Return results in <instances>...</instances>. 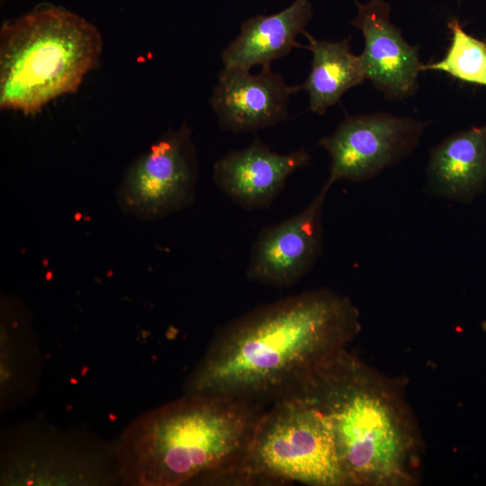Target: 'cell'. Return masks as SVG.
Returning a JSON list of instances; mask_svg holds the SVG:
<instances>
[{"label":"cell","instance_id":"cell-16","mask_svg":"<svg viewBox=\"0 0 486 486\" xmlns=\"http://www.w3.org/2000/svg\"><path fill=\"white\" fill-rule=\"evenodd\" d=\"M447 26L451 42L445 57L423 64L422 71H442L463 82L486 86V41L467 33L456 18H451Z\"/></svg>","mask_w":486,"mask_h":486},{"label":"cell","instance_id":"cell-15","mask_svg":"<svg viewBox=\"0 0 486 486\" xmlns=\"http://www.w3.org/2000/svg\"><path fill=\"white\" fill-rule=\"evenodd\" d=\"M306 47L312 53L310 71L300 86L309 95L310 110L323 114L349 89L365 79L361 58L351 51L350 38L338 41L317 40L306 32Z\"/></svg>","mask_w":486,"mask_h":486},{"label":"cell","instance_id":"cell-18","mask_svg":"<svg viewBox=\"0 0 486 486\" xmlns=\"http://www.w3.org/2000/svg\"><path fill=\"white\" fill-rule=\"evenodd\" d=\"M458 1H465V0H458Z\"/></svg>","mask_w":486,"mask_h":486},{"label":"cell","instance_id":"cell-2","mask_svg":"<svg viewBox=\"0 0 486 486\" xmlns=\"http://www.w3.org/2000/svg\"><path fill=\"white\" fill-rule=\"evenodd\" d=\"M291 393L304 397L328 418L346 486L418 482L423 440L402 382L346 347Z\"/></svg>","mask_w":486,"mask_h":486},{"label":"cell","instance_id":"cell-9","mask_svg":"<svg viewBox=\"0 0 486 486\" xmlns=\"http://www.w3.org/2000/svg\"><path fill=\"white\" fill-rule=\"evenodd\" d=\"M325 184L298 213L263 228L254 240L247 269L250 281L278 288L297 283L323 250Z\"/></svg>","mask_w":486,"mask_h":486},{"label":"cell","instance_id":"cell-4","mask_svg":"<svg viewBox=\"0 0 486 486\" xmlns=\"http://www.w3.org/2000/svg\"><path fill=\"white\" fill-rule=\"evenodd\" d=\"M103 49L98 29L65 8L41 5L0 31V107L23 114L76 91Z\"/></svg>","mask_w":486,"mask_h":486},{"label":"cell","instance_id":"cell-8","mask_svg":"<svg viewBox=\"0 0 486 486\" xmlns=\"http://www.w3.org/2000/svg\"><path fill=\"white\" fill-rule=\"evenodd\" d=\"M80 439L58 432L24 438L19 449L4 454L1 482L92 485L119 480L115 444L101 446Z\"/></svg>","mask_w":486,"mask_h":486},{"label":"cell","instance_id":"cell-17","mask_svg":"<svg viewBox=\"0 0 486 486\" xmlns=\"http://www.w3.org/2000/svg\"><path fill=\"white\" fill-rule=\"evenodd\" d=\"M12 327L7 333L4 329L1 340L2 372L1 383L4 398L22 396L33 387L34 371L38 369V354L34 353L33 344L26 333H14Z\"/></svg>","mask_w":486,"mask_h":486},{"label":"cell","instance_id":"cell-3","mask_svg":"<svg viewBox=\"0 0 486 486\" xmlns=\"http://www.w3.org/2000/svg\"><path fill=\"white\" fill-rule=\"evenodd\" d=\"M266 407L185 394L143 414L115 443L120 482L134 486L220 482L244 456Z\"/></svg>","mask_w":486,"mask_h":486},{"label":"cell","instance_id":"cell-10","mask_svg":"<svg viewBox=\"0 0 486 486\" xmlns=\"http://www.w3.org/2000/svg\"><path fill=\"white\" fill-rule=\"evenodd\" d=\"M355 2L357 13L351 24L364 36V47L359 56L366 79L388 100L414 95L423 65L418 47L408 43L391 22V6L385 0Z\"/></svg>","mask_w":486,"mask_h":486},{"label":"cell","instance_id":"cell-13","mask_svg":"<svg viewBox=\"0 0 486 486\" xmlns=\"http://www.w3.org/2000/svg\"><path fill=\"white\" fill-rule=\"evenodd\" d=\"M425 190L464 203L486 189V124L458 130L429 151Z\"/></svg>","mask_w":486,"mask_h":486},{"label":"cell","instance_id":"cell-1","mask_svg":"<svg viewBox=\"0 0 486 486\" xmlns=\"http://www.w3.org/2000/svg\"><path fill=\"white\" fill-rule=\"evenodd\" d=\"M361 331L360 312L329 288L259 306L222 326L185 394L265 406L286 396Z\"/></svg>","mask_w":486,"mask_h":486},{"label":"cell","instance_id":"cell-5","mask_svg":"<svg viewBox=\"0 0 486 486\" xmlns=\"http://www.w3.org/2000/svg\"><path fill=\"white\" fill-rule=\"evenodd\" d=\"M223 482L346 486L328 418L295 393L266 408L244 456Z\"/></svg>","mask_w":486,"mask_h":486},{"label":"cell","instance_id":"cell-6","mask_svg":"<svg viewBox=\"0 0 486 486\" xmlns=\"http://www.w3.org/2000/svg\"><path fill=\"white\" fill-rule=\"evenodd\" d=\"M198 161L186 125L169 130L127 169L119 186L121 207L141 220H157L190 206Z\"/></svg>","mask_w":486,"mask_h":486},{"label":"cell","instance_id":"cell-11","mask_svg":"<svg viewBox=\"0 0 486 486\" xmlns=\"http://www.w3.org/2000/svg\"><path fill=\"white\" fill-rule=\"evenodd\" d=\"M310 162L305 148L281 154L255 137L249 146L231 150L214 163L213 180L241 208L266 209L284 190L288 177Z\"/></svg>","mask_w":486,"mask_h":486},{"label":"cell","instance_id":"cell-14","mask_svg":"<svg viewBox=\"0 0 486 486\" xmlns=\"http://www.w3.org/2000/svg\"><path fill=\"white\" fill-rule=\"evenodd\" d=\"M311 18L310 0H294L277 14L248 19L221 52L223 68L250 71L256 65L270 67L293 48L305 47L296 41V37L305 32Z\"/></svg>","mask_w":486,"mask_h":486},{"label":"cell","instance_id":"cell-7","mask_svg":"<svg viewBox=\"0 0 486 486\" xmlns=\"http://www.w3.org/2000/svg\"><path fill=\"white\" fill-rule=\"evenodd\" d=\"M427 122L388 112L348 115L320 140L330 162L325 183H360L408 158L418 147Z\"/></svg>","mask_w":486,"mask_h":486},{"label":"cell","instance_id":"cell-12","mask_svg":"<svg viewBox=\"0 0 486 486\" xmlns=\"http://www.w3.org/2000/svg\"><path fill=\"white\" fill-rule=\"evenodd\" d=\"M299 90L270 67L258 74L223 68L210 102L223 130L255 131L286 120L290 95Z\"/></svg>","mask_w":486,"mask_h":486}]
</instances>
